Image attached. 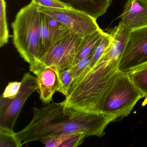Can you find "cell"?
<instances>
[{"instance_id": "cell-1", "label": "cell", "mask_w": 147, "mask_h": 147, "mask_svg": "<svg viewBox=\"0 0 147 147\" xmlns=\"http://www.w3.org/2000/svg\"><path fill=\"white\" fill-rule=\"evenodd\" d=\"M119 62L102 56L93 67L88 66L70 85L63 101L65 106L80 111L99 113L100 100L118 71Z\"/></svg>"}, {"instance_id": "cell-2", "label": "cell", "mask_w": 147, "mask_h": 147, "mask_svg": "<svg viewBox=\"0 0 147 147\" xmlns=\"http://www.w3.org/2000/svg\"><path fill=\"white\" fill-rule=\"evenodd\" d=\"M111 122L100 113L86 112L68 108L63 102L54 103L46 126L35 141L62 134H83L86 136L102 137Z\"/></svg>"}, {"instance_id": "cell-3", "label": "cell", "mask_w": 147, "mask_h": 147, "mask_svg": "<svg viewBox=\"0 0 147 147\" xmlns=\"http://www.w3.org/2000/svg\"><path fill=\"white\" fill-rule=\"evenodd\" d=\"M39 15L38 6L31 2L20 10L12 24L13 45L21 57L30 65L41 55Z\"/></svg>"}, {"instance_id": "cell-4", "label": "cell", "mask_w": 147, "mask_h": 147, "mask_svg": "<svg viewBox=\"0 0 147 147\" xmlns=\"http://www.w3.org/2000/svg\"><path fill=\"white\" fill-rule=\"evenodd\" d=\"M144 98L127 74L118 71L102 96L98 112L111 122L127 117L138 101Z\"/></svg>"}, {"instance_id": "cell-5", "label": "cell", "mask_w": 147, "mask_h": 147, "mask_svg": "<svg viewBox=\"0 0 147 147\" xmlns=\"http://www.w3.org/2000/svg\"><path fill=\"white\" fill-rule=\"evenodd\" d=\"M82 37L70 32L52 45L39 59L30 65L31 72L36 76L46 68L59 72L73 66Z\"/></svg>"}, {"instance_id": "cell-6", "label": "cell", "mask_w": 147, "mask_h": 147, "mask_svg": "<svg viewBox=\"0 0 147 147\" xmlns=\"http://www.w3.org/2000/svg\"><path fill=\"white\" fill-rule=\"evenodd\" d=\"M21 86L16 97L12 99L1 96L0 100V127L14 130L16 121L29 97L38 89L37 76L27 72L21 80Z\"/></svg>"}, {"instance_id": "cell-7", "label": "cell", "mask_w": 147, "mask_h": 147, "mask_svg": "<svg viewBox=\"0 0 147 147\" xmlns=\"http://www.w3.org/2000/svg\"><path fill=\"white\" fill-rule=\"evenodd\" d=\"M147 63V25L130 32L118 66V71L128 74Z\"/></svg>"}, {"instance_id": "cell-8", "label": "cell", "mask_w": 147, "mask_h": 147, "mask_svg": "<svg viewBox=\"0 0 147 147\" xmlns=\"http://www.w3.org/2000/svg\"><path fill=\"white\" fill-rule=\"evenodd\" d=\"M38 6L39 11L65 25L70 32L79 34L82 37L100 29L96 19L80 11Z\"/></svg>"}, {"instance_id": "cell-9", "label": "cell", "mask_w": 147, "mask_h": 147, "mask_svg": "<svg viewBox=\"0 0 147 147\" xmlns=\"http://www.w3.org/2000/svg\"><path fill=\"white\" fill-rule=\"evenodd\" d=\"M39 28L42 48L40 58L58 40L71 32L65 25L40 11Z\"/></svg>"}, {"instance_id": "cell-10", "label": "cell", "mask_w": 147, "mask_h": 147, "mask_svg": "<svg viewBox=\"0 0 147 147\" xmlns=\"http://www.w3.org/2000/svg\"><path fill=\"white\" fill-rule=\"evenodd\" d=\"M120 23L130 30L147 25V0H127Z\"/></svg>"}, {"instance_id": "cell-11", "label": "cell", "mask_w": 147, "mask_h": 147, "mask_svg": "<svg viewBox=\"0 0 147 147\" xmlns=\"http://www.w3.org/2000/svg\"><path fill=\"white\" fill-rule=\"evenodd\" d=\"M36 76L38 80V89L40 99L43 103L50 104L58 86V75L50 67L45 68Z\"/></svg>"}, {"instance_id": "cell-12", "label": "cell", "mask_w": 147, "mask_h": 147, "mask_svg": "<svg viewBox=\"0 0 147 147\" xmlns=\"http://www.w3.org/2000/svg\"><path fill=\"white\" fill-rule=\"evenodd\" d=\"M74 10L80 11L97 20L106 12L112 0H58Z\"/></svg>"}, {"instance_id": "cell-13", "label": "cell", "mask_w": 147, "mask_h": 147, "mask_svg": "<svg viewBox=\"0 0 147 147\" xmlns=\"http://www.w3.org/2000/svg\"><path fill=\"white\" fill-rule=\"evenodd\" d=\"M104 32L100 29L82 37L73 66L92 52L100 41Z\"/></svg>"}, {"instance_id": "cell-14", "label": "cell", "mask_w": 147, "mask_h": 147, "mask_svg": "<svg viewBox=\"0 0 147 147\" xmlns=\"http://www.w3.org/2000/svg\"><path fill=\"white\" fill-rule=\"evenodd\" d=\"M135 86L143 94L145 104L147 103V63L136 68L128 74Z\"/></svg>"}, {"instance_id": "cell-15", "label": "cell", "mask_w": 147, "mask_h": 147, "mask_svg": "<svg viewBox=\"0 0 147 147\" xmlns=\"http://www.w3.org/2000/svg\"><path fill=\"white\" fill-rule=\"evenodd\" d=\"M6 2L0 0V46L6 44L9 39V31L7 19Z\"/></svg>"}, {"instance_id": "cell-16", "label": "cell", "mask_w": 147, "mask_h": 147, "mask_svg": "<svg viewBox=\"0 0 147 147\" xmlns=\"http://www.w3.org/2000/svg\"><path fill=\"white\" fill-rule=\"evenodd\" d=\"M111 40L112 37L110 34L104 32L100 41L94 50L89 67H93L100 59L110 45Z\"/></svg>"}, {"instance_id": "cell-17", "label": "cell", "mask_w": 147, "mask_h": 147, "mask_svg": "<svg viewBox=\"0 0 147 147\" xmlns=\"http://www.w3.org/2000/svg\"><path fill=\"white\" fill-rule=\"evenodd\" d=\"M58 75V86L57 91L67 96L73 80L72 67L61 71Z\"/></svg>"}, {"instance_id": "cell-18", "label": "cell", "mask_w": 147, "mask_h": 147, "mask_svg": "<svg viewBox=\"0 0 147 147\" xmlns=\"http://www.w3.org/2000/svg\"><path fill=\"white\" fill-rule=\"evenodd\" d=\"M0 147H21L14 130L0 127Z\"/></svg>"}, {"instance_id": "cell-19", "label": "cell", "mask_w": 147, "mask_h": 147, "mask_svg": "<svg viewBox=\"0 0 147 147\" xmlns=\"http://www.w3.org/2000/svg\"><path fill=\"white\" fill-rule=\"evenodd\" d=\"M80 134H62L43 138L41 141L46 147H60L64 142Z\"/></svg>"}, {"instance_id": "cell-20", "label": "cell", "mask_w": 147, "mask_h": 147, "mask_svg": "<svg viewBox=\"0 0 147 147\" xmlns=\"http://www.w3.org/2000/svg\"><path fill=\"white\" fill-rule=\"evenodd\" d=\"M93 51L83 59H82L78 63L72 66L73 80L71 83L76 80L82 74L83 71H85L86 68L89 66L92 60Z\"/></svg>"}, {"instance_id": "cell-21", "label": "cell", "mask_w": 147, "mask_h": 147, "mask_svg": "<svg viewBox=\"0 0 147 147\" xmlns=\"http://www.w3.org/2000/svg\"><path fill=\"white\" fill-rule=\"evenodd\" d=\"M31 2L37 5L48 8L72 9L58 0H32Z\"/></svg>"}, {"instance_id": "cell-22", "label": "cell", "mask_w": 147, "mask_h": 147, "mask_svg": "<svg viewBox=\"0 0 147 147\" xmlns=\"http://www.w3.org/2000/svg\"><path fill=\"white\" fill-rule=\"evenodd\" d=\"M21 83V81L9 82L1 96L7 98H13L18 93Z\"/></svg>"}, {"instance_id": "cell-23", "label": "cell", "mask_w": 147, "mask_h": 147, "mask_svg": "<svg viewBox=\"0 0 147 147\" xmlns=\"http://www.w3.org/2000/svg\"><path fill=\"white\" fill-rule=\"evenodd\" d=\"M86 137H87L84 134H78L64 142L60 147H78L83 143Z\"/></svg>"}]
</instances>
